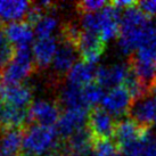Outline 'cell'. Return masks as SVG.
Masks as SVG:
<instances>
[{
    "instance_id": "10",
    "label": "cell",
    "mask_w": 156,
    "mask_h": 156,
    "mask_svg": "<svg viewBox=\"0 0 156 156\" xmlns=\"http://www.w3.org/2000/svg\"><path fill=\"white\" fill-rule=\"evenodd\" d=\"M131 105H132V97L130 94L122 87L113 88L106 94L104 99L101 101L103 108L112 116L120 117L129 113Z\"/></svg>"
},
{
    "instance_id": "32",
    "label": "cell",
    "mask_w": 156,
    "mask_h": 156,
    "mask_svg": "<svg viewBox=\"0 0 156 156\" xmlns=\"http://www.w3.org/2000/svg\"><path fill=\"white\" fill-rule=\"evenodd\" d=\"M2 109H4V103L0 98V119H1V114H2Z\"/></svg>"
},
{
    "instance_id": "30",
    "label": "cell",
    "mask_w": 156,
    "mask_h": 156,
    "mask_svg": "<svg viewBox=\"0 0 156 156\" xmlns=\"http://www.w3.org/2000/svg\"><path fill=\"white\" fill-rule=\"evenodd\" d=\"M89 156H121V154H120V152H117L115 154H112V155H98V154H95V153H91Z\"/></svg>"
},
{
    "instance_id": "15",
    "label": "cell",
    "mask_w": 156,
    "mask_h": 156,
    "mask_svg": "<svg viewBox=\"0 0 156 156\" xmlns=\"http://www.w3.org/2000/svg\"><path fill=\"white\" fill-rule=\"evenodd\" d=\"M30 122L27 108H18L4 104V109L0 119V129H23Z\"/></svg>"
},
{
    "instance_id": "17",
    "label": "cell",
    "mask_w": 156,
    "mask_h": 156,
    "mask_svg": "<svg viewBox=\"0 0 156 156\" xmlns=\"http://www.w3.org/2000/svg\"><path fill=\"white\" fill-rule=\"evenodd\" d=\"M96 73H97V67L95 65L88 64L86 62H78L69 69L66 79L69 83L79 87H84L96 80Z\"/></svg>"
},
{
    "instance_id": "24",
    "label": "cell",
    "mask_w": 156,
    "mask_h": 156,
    "mask_svg": "<svg viewBox=\"0 0 156 156\" xmlns=\"http://www.w3.org/2000/svg\"><path fill=\"white\" fill-rule=\"evenodd\" d=\"M83 88V95H84V99L87 101L89 107L95 106V105L99 104L103 101L105 97L104 88L100 87L97 83H90L87 84Z\"/></svg>"
},
{
    "instance_id": "18",
    "label": "cell",
    "mask_w": 156,
    "mask_h": 156,
    "mask_svg": "<svg viewBox=\"0 0 156 156\" xmlns=\"http://www.w3.org/2000/svg\"><path fill=\"white\" fill-rule=\"evenodd\" d=\"M5 29L10 42L16 44L17 47L29 46L33 39V30L26 21L12 22L8 25H5Z\"/></svg>"
},
{
    "instance_id": "12",
    "label": "cell",
    "mask_w": 156,
    "mask_h": 156,
    "mask_svg": "<svg viewBox=\"0 0 156 156\" xmlns=\"http://www.w3.org/2000/svg\"><path fill=\"white\" fill-rule=\"evenodd\" d=\"M56 100L61 108L64 107L65 109H87V111L90 108L84 99L83 88L69 82L58 88Z\"/></svg>"
},
{
    "instance_id": "21",
    "label": "cell",
    "mask_w": 156,
    "mask_h": 156,
    "mask_svg": "<svg viewBox=\"0 0 156 156\" xmlns=\"http://www.w3.org/2000/svg\"><path fill=\"white\" fill-rule=\"evenodd\" d=\"M15 48L7 37L5 24L0 21V72L13 61Z\"/></svg>"
},
{
    "instance_id": "23",
    "label": "cell",
    "mask_w": 156,
    "mask_h": 156,
    "mask_svg": "<svg viewBox=\"0 0 156 156\" xmlns=\"http://www.w3.org/2000/svg\"><path fill=\"white\" fill-rule=\"evenodd\" d=\"M123 88L130 94V96L134 100L139 99V98H143L145 96H148L147 90L145 89L143 83L140 82V80L137 78V75L131 69L129 75L126 76V79L123 82Z\"/></svg>"
},
{
    "instance_id": "29",
    "label": "cell",
    "mask_w": 156,
    "mask_h": 156,
    "mask_svg": "<svg viewBox=\"0 0 156 156\" xmlns=\"http://www.w3.org/2000/svg\"><path fill=\"white\" fill-rule=\"evenodd\" d=\"M59 156H80V155H78V154H75V153H73V152H69V151H64V152L62 153L61 155Z\"/></svg>"
},
{
    "instance_id": "4",
    "label": "cell",
    "mask_w": 156,
    "mask_h": 156,
    "mask_svg": "<svg viewBox=\"0 0 156 156\" xmlns=\"http://www.w3.org/2000/svg\"><path fill=\"white\" fill-rule=\"evenodd\" d=\"M78 56L79 52L73 44L59 40L57 51L51 63L52 74L49 78H51L56 82L61 83L63 78L67 75L69 69L75 65Z\"/></svg>"
},
{
    "instance_id": "22",
    "label": "cell",
    "mask_w": 156,
    "mask_h": 156,
    "mask_svg": "<svg viewBox=\"0 0 156 156\" xmlns=\"http://www.w3.org/2000/svg\"><path fill=\"white\" fill-rule=\"evenodd\" d=\"M58 27V20L52 14L44 15L34 24V33L38 38H50Z\"/></svg>"
},
{
    "instance_id": "9",
    "label": "cell",
    "mask_w": 156,
    "mask_h": 156,
    "mask_svg": "<svg viewBox=\"0 0 156 156\" xmlns=\"http://www.w3.org/2000/svg\"><path fill=\"white\" fill-rule=\"evenodd\" d=\"M129 115L139 126L148 129L152 123L156 122V100L154 97L148 95L134 100L129 109Z\"/></svg>"
},
{
    "instance_id": "31",
    "label": "cell",
    "mask_w": 156,
    "mask_h": 156,
    "mask_svg": "<svg viewBox=\"0 0 156 156\" xmlns=\"http://www.w3.org/2000/svg\"><path fill=\"white\" fill-rule=\"evenodd\" d=\"M151 94H153V97H154V99L156 100V83L154 84V87H153L152 91H151Z\"/></svg>"
},
{
    "instance_id": "5",
    "label": "cell",
    "mask_w": 156,
    "mask_h": 156,
    "mask_svg": "<svg viewBox=\"0 0 156 156\" xmlns=\"http://www.w3.org/2000/svg\"><path fill=\"white\" fill-rule=\"evenodd\" d=\"M61 107L57 100L49 99H37L31 104L29 108L30 122L35 124L51 128L61 117Z\"/></svg>"
},
{
    "instance_id": "28",
    "label": "cell",
    "mask_w": 156,
    "mask_h": 156,
    "mask_svg": "<svg viewBox=\"0 0 156 156\" xmlns=\"http://www.w3.org/2000/svg\"><path fill=\"white\" fill-rule=\"evenodd\" d=\"M111 5H112L114 8L119 9V10H121V9H124V10H126V9L130 8V7L136 6L137 2H136V1H128V0H117V1L111 2Z\"/></svg>"
},
{
    "instance_id": "16",
    "label": "cell",
    "mask_w": 156,
    "mask_h": 156,
    "mask_svg": "<svg viewBox=\"0 0 156 156\" xmlns=\"http://www.w3.org/2000/svg\"><path fill=\"white\" fill-rule=\"evenodd\" d=\"M66 149L80 156L90 155L94 151L95 139L88 128H82L64 141Z\"/></svg>"
},
{
    "instance_id": "20",
    "label": "cell",
    "mask_w": 156,
    "mask_h": 156,
    "mask_svg": "<svg viewBox=\"0 0 156 156\" xmlns=\"http://www.w3.org/2000/svg\"><path fill=\"white\" fill-rule=\"evenodd\" d=\"M31 7V2L18 0V1H0V18L4 21L22 20L26 16Z\"/></svg>"
},
{
    "instance_id": "35",
    "label": "cell",
    "mask_w": 156,
    "mask_h": 156,
    "mask_svg": "<svg viewBox=\"0 0 156 156\" xmlns=\"http://www.w3.org/2000/svg\"><path fill=\"white\" fill-rule=\"evenodd\" d=\"M155 123H156V122H155Z\"/></svg>"
},
{
    "instance_id": "19",
    "label": "cell",
    "mask_w": 156,
    "mask_h": 156,
    "mask_svg": "<svg viewBox=\"0 0 156 156\" xmlns=\"http://www.w3.org/2000/svg\"><path fill=\"white\" fill-rule=\"evenodd\" d=\"M23 129H0V148L1 153L17 155L23 146Z\"/></svg>"
},
{
    "instance_id": "7",
    "label": "cell",
    "mask_w": 156,
    "mask_h": 156,
    "mask_svg": "<svg viewBox=\"0 0 156 156\" xmlns=\"http://www.w3.org/2000/svg\"><path fill=\"white\" fill-rule=\"evenodd\" d=\"M105 47L106 42L103 41L99 35L88 31H82L75 46L79 56L82 57L83 62L92 65H95L96 63L100 61Z\"/></svg>"
},
{
    "instance_id": "8",
    "label": "cell",
    "mask_w": 156,
    "mask_h": 156,
    "mask_svg": "<svg viewBox=\"0 0 156 156\" xmlns=\"http://www.w3.org/2000/svg\"><path fill=\"white\" fill-rule=\"evenodd\" d=\"M89 111L87 109H65L62 113L56 124V132L58 137L65 141L80 129L84 128L88 122Z\"/></svg>"
},
{
    "instance_id": "2",
    "label": "cell",
    "mask_w": 156,
    "mask_h": 156,
    "mask_svg": "<svg viewBox=\"0 0 156 156\" xmlns=\"http://www.w3.org/2000/svg\"><path fill=\"white\" fill-rule=\"evenodd\" d=\"M32 50L29 46H21L15 49V56L0 72V83H22L37 71Z\"/></svg>"
},
{
    "instance_id": "34",
    "label": "cell",
    "mask_w": 156,
    "mask_h": 156,
    "mask_svg": "<svg viewBox=\"0 0 156 156\" xmlns=\"http://www.w3.org/2000/svg\"><path fill=\"white\" fill-rule=\"evenodd\" d=\"M20 156H33V155H29V154H21Z\"/></svg>"
},
{
    "instance_id": "1",
    "label": "cell",
    "mask_w": 156,
    "mask_h": 156,
    "mask_svg": "<svg viewBox=\"0 0 156 156\" xmlns=\"http://www.w3.org/2000/svg\"><path fill=\"white\" fill-rule=\"evenodd\" d=\"M156 37V24L140 8L130 7L121 15L119 48L122 54L131 56L145 42Z\"/></svg>"
},
{
    "instance_id": "6",
    "label": "cell",
    "mask_w": 156,
    "mask_h": 156,
    "mask_svg": "<svg viewBox=\"0 0 156 156\" xmlns=\"http://www.w3.org/2000/svg\"><path fill=\"white\" fill-rule=\"evenodd\" d=\"M32 88L23 83H0V98L5 105L30 108L32 101Z\"/></svg>"
},
{
    "instance_id": "3",
    "label": "cell",
    "mask_w": 156,
    "mask_h": 156,
    "mask_svg": "<svg viewBox=\"0 0 156 156\" xmlns=\"http://www.w3.org/2000/svg\"><path fill=\"white\" fill-rule=\"evenodd\" d=\"M117 121L103 107L91 109L88 115V129L96 140H109L114 138Z\"/></svg>"
},
{
    "instance_id": "33",
    "label": "cell",
    "mask_w": 156,
    "mask_h": 156,
    "mask_svg": "<svg viewBox=\"0 0 156 156\" xmlns=\"http://www.w3.org/2000/svg\"><path fill=\"white\" fill-rule=\"evenodd\" d=\"M0 156H20V155H9V154H5V153H0Z\"/></svg>"
},
{
    "instance_id": "13",
    "label": "cell",
    "mask_w": 156,
    "mask_h": 156,
    "mask_svg": "<svg viewBox=\"0 0 156 156\" xmlns=\"http://www.w3.org/2000/svg\"><path fill=\"white\" fill-rule=\"evenodd\" d=\"M58 42L55 38H38L33 44L32 54L34 58L37 69L44 71L52 63L57 51Z\"/></svg>"
},
{
    "instance_id": "26",
    "label": "cell",
    "mask_w": 156,
    "mask_h": 156,
    "mask_svg": "<svg viewBox=\"0 0 156 156\" xmlns=\"http://www.w3.org/2000/svg\"><path fill=\"white\" fill-rule=\"evenodd\" d=\"M145 156H156V138L149 131L146 138V151Z\"/></svg>"
},
{
    "instance_id": "11",
    "label": "cell",
    "mask_w": 156,
    "mask_h": 156,
    "mask_svg": "<svg viewBox=\"0 0 156 156\" xmlns=\"http://www.w3.org/2000/svg\"><path fill=\"white\" fill-rule=\"evenodd\" d=\"M130 73V66L129 63H115L109 66L103 65L97 69L96 73V81L103 88H116L120 87L121 83Z\"/></svg>"
},
{
    "instance_id": "25",
    "label": "cell",
    "mask_w": 156,
    "mask_h": 156,
    "mask_svg": "<svg viewBox=\"0 0 156 156\" xmlns=\"http://www.w3.org/2000/svg\"><path fill=\"white\" fill-rule=\"evenodd\" d=\"M108 2L103 1V0H84V1H79L75 4V8L80 14H91L100 12L108 6Z\"/></svg>"
},
{
    "instance_id": "14",
    "label": "cell",
    "mask_w": 156,
    "mask_h": 156,
    "mask_svg": "<svg viewBox=\"0 0 156 156\" xmlns=\"http://www.w3.org/2000/svg\"><path fill=\"white\" fill-rule=\"evenodd\" d=\"M147 130L148 129H144L141 126H139L131 119H122L116 124L114 141L117 145V147L120 148L126 144L140 139Z\"/></svg>"
},
{
    "instance_id": "27",
    "label": "cell",
    "mask_w": 156,
    "mask_h": 156,
    "mask_svg": "<svg viewBox=\"0 0 156 156\" xmlns=\"http://www.w3.org/2000/svg\"><path fill=\"white\" fill-rule=\"evenodd\" d=\"M139 8L148 16H155L156 17V0L143 1L139 4Z\"/></svg>"
}]
</instances>
